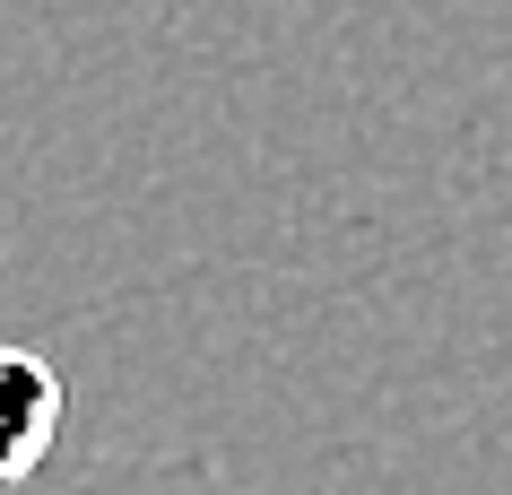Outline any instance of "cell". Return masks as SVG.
<instances>
[{"label":"cell","mask_w":512,"mask_h":495,"mask_svg":"<svg viewBox=\"0 0 512 495\" xmlns=\"http://www.w3.org/2000/svg\"><path fill=\"white\" fill-rule=\"evenodd\" d=\"M0 383H9V487H27L35 469H44V452H53L61 417H70V391H61V374L35 348H9Z\"/></svg>","instance_id":"1"},{"label":"cell","mask_w":512,"mask_h":495,"mask_svg":"<svg viewBox=\"0 0 512 495\" xmlns=\"http://www.w3.org/2000/svg\"><path fill=\"white\" fill-rule=\"evenodd\" d=\"M70 495H235L209 461H113L96 478H79Z\"/></svg>","instance_id":"2"}]
</instances>
